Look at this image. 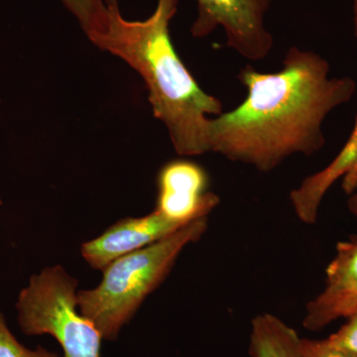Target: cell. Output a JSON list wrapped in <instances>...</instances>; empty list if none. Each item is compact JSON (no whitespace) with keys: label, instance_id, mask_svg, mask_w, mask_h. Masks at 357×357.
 <instances>
[{"label":"cell","instance_id":"10","mask_svg":"<svg viewBox=\"0 0 357 357\" xmlns=\"http://www.w3.org/2000/svg\"><path fill=\"white\" fill-rule=\"evenodd\" d=\"M251 357H303L302 338L272 314H258L251 321Z\"/></svg>","mask_w":357,"mask_h":357},{"label":"cell","instance_id":"5","mask_svg":"<svg viewBox=\"0 0 357 357\" xmlns=\"http://www.w3.org/2000/svg\"><path fill=\"white\" fill-rule=\"evenodd\" d=\"M271 0H197L191 33L196 38L222 28L229 48L249 61L263 60L273 48L266 26Z\"/></svg>","mask_w":357,"mask_h":357},{"label":"cell","instance_id":"8","mask_svg":"<svg viewBox=\"0 0 357 357\" xmlns=\"http://www.w3.org/2000/svg\"><path fill=\"white\" fill-rule=\"evenodd\" d=\"M185 225L169 220L155 210L145 217L123 218L102 236L84 243L82 255L89 266L102 271L114 260L147 248Z\"/></svg>","mask_w":357,"mask_h":357},{"label":"cell","instance_id":"11","mask_svg":"<svg viewBox=\"0 0 357 357\" xmlns=\"http://www.w3.org/2000/svg\"><path fill=\"white\" fill-rule=\"evenodd\" d=\"M62 2L79 21L93 43L107 31L109 8L105 0H62Z\"/></svg>","mask_w":357,"mask_h":357},{"label":"cell","instance_id":"15","mask_svg":"<svg viewBox=\"0 0 357 357\" xmlns=\"http://www.w3.org/2000/svg\"><path fill=\"white\" fill-rule=\"evenodd\" d=\"M342 187L344 192L349 195L347 208L352 217L357 220V167L354 172L345 176Z\"/></svg>","mask_w":357,"mask_h":357},{"label":"cell","instance_id":"2","mask_svg":"<svg viewBox=\"0 0 357 357\" xmlns=\"http://www.w3.org/2000/svg\"><path fill=\"white\" fill-rule=\"evenodd\" d=\"M178 0H158L151 16L142 21L122 17L119 6L109 7L107 31L95 42L122 59L144 79L155 117L163 122L180 156L210 152V122L223 112L222 102L206 93L178 57L170 36Z\"/></svg>","mask_w":357,"mask_h":357},{"label":"cell","instance_id":"14","mask_svg":"<svg viewBox=\"0 0 357 357\" xmlns=\"http://www.w3.org/2000/svg\"><path fill=\"white\" fill-rule=\"evenodd\" d=\"M303 357H349L333 347L328 340L302 338Z\"/></svg>","mask_w":357,"mask_h":357},{"label":"cell","instance_id":"18","mask_svg":"<svg viewBox=\"0 0 357 357\" xmlns=\"http://www.w3.org/2000/svg\"><path fill=\"white\" fill-rule=\"evenodd\" d=\"M2 204L1 195H0V206Z\"/></svg>","mask_w":357,"mask_h":357},{"label":"cell","instance_id":"13","mask_svg":"<svg viewBox=\"0 0 357 357\" xmlns=\"http://www.w3.org/2000/svg\"><path fill=\"white\" fill-rule=\"evenodd\" d=\"M328 342L349 357H357V311L347 318L337 332L326 338Z\"/></svg>","mask_w":357,"mask_h":357},{"label":"cell","instance_id":"9","mask_svg":"<svg viewBox=\"0 0 357 357\" xmlns=\"http://www.w3.org/2000/svg\"><path fill=\"white\" fill-rule=\"evenodd\" d=\"M357 167V148L345 143L335 158L323 170L309 176L290 194L296 215L305 225L318 220L319 206L331 187L342 177L354 172Z\"/></svg>","mask_w":357,"mask_h":357},{"label":"cell","instance_id":"17","mask_svg":"<svg viewBox=\"0 0 357 357\" xmlns=\"http://www.w3.org/2000/svg\"><path fill=\"white\" fill-rule=\"evenodd\" d=\"M105 1L109 7L119 6V2H117V0H105Z\"/></svg>","mask_w":357,"mask_h":357},{"label":"cell","instance_id":"1","mask_svg":"<svg viewBox=\"0 0 357 357\" xmlns=\"http://www.w3.org/2000/svg\"><path fill=\"white\" fill-rule=\"evenodd\" d=\"M282 63L276 73L251 66L239 72L248 96L236 109L211 117L210 152L268 173L293 155L323 149L326 117L354 98L356 82L331 77L325 58L298 47H291Z\"/></svg>","mask_w":357,"mask_h":357},{"label":"cell","instance_id":"6","mask_svg":"<svg viewBox=\"0 0 357 357\" xmlns=\"http://www.w3.org/2000/svg\"><path fill=\"white\" fill-rule=\"evenodd\" d=\"M208 185V173L199 164L187 159L168 162L157 177L155 211L182 225L208 217L220 202Z\"/></svg>","mask_w":357,"mask_h":357},{"label":"cell","instance_id":"16","mask_svg":"<svg viewBox=\"0 0 357 357\" xmlns=\"http://www.w3.org/2000/svg\"><path fill=\"white\" fill-rule=\"evenodd\" d=\"M354 34L357 38V0H354Z\"/></svg>","mask_w":357,"mask_h":357},{"label":"cell","instance_id":"3","mask_svg":"<svg viewBox=\"0 0 357 357\" xmlns=\"http://www.w3.org/2000/svg\"><path fill=\"white\" fill-rule=\"evenodd\" d=\"M208 217L188 223L171 236L114 260L102 282L77 292V307L102 340H115L145 299L165 280L181 252L208 229Z\"/></svg>","mask_w":357,"mask_h":357},{"label":"cell","instance_id":"7","mask_svg":"<svg viewBox=\"0 0 357 357\" xmlns=\"http://www.w3.org/2000/svg\"><path fill=\"white\" fill-rule=\"evenodd\" d=\"M357 311V234L337 244L335 257L326 270L323 291L306 306L303 326L319 332Z\"/></svg>","mask_w":357,"mask_h":357},{"label":"cell","instance_id":"12","mask_svg":"<svg viewBox=\"0 0 357 357\" xmlns=\"http://www.w3.org/2000/svg\"><path fill=\"white\" fill-rule=\"evenodd\" d=\"M0 357H60L57 354L38 347L29 349L18 342L7 325L4 314L0 312Z\"/></svg>","mask_w":357,"mask_h":357},{"label":"cell","instance_id":"4","mask_svg":"<svg viewBox=\"0 0 357 357\" xmlns=\"http://www.w3.org/2000/svg\"><path fill=\"white\" fill-rule=\"evenodd\" d=\"M79 281L65 268H44L30 277L16 303L17 321L26 335H52L64 357H100L102 337L77 307Z\"/></svg>","mask_w":357,"mask_h":357}]
</instances>
